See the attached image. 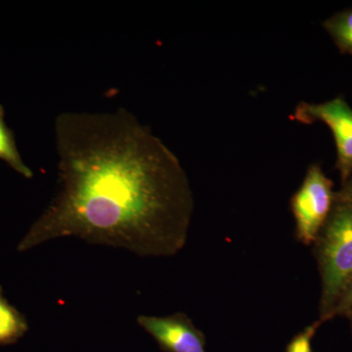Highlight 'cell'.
Listing matches in <instances>:
<instances>
[{"label":"cell","instance_id":"obj_1","mask_svg":"<svg viewBox=\"0 0 352 352\" xmlns=\"http://www.w3.org/2000/svg\"><path fill=\"white\" fill-rule=\"evenodd\" d=\"M58 190L17 251L76 237L142 258H168L188 240L194 212L178 157L126 109L64 112L54 122Z\"/></svg>","mask_w":352,"mask_h":352},{"label":"cell","instance_id":"obj_2","mask_svg":"<svg viewBox=\"0 0 352 352\" xmlns=\"http://www.w3.org/2000/svg\"><path fill=\"white\" fill-rule=\"evenodd\" d=\"M314 245L321 277L318 320L324 323L330 320L338 296L352 273V208L336 200Z\"/></svg>","mask_w":352,"mask_h":352},{"label":"cell","instance_id":"obj_3","mask_svg":"<svg viewBox=\"0 0 352 352\" xmlns=\"http://www.w3.org/2000/svg\"><path fill=\"white\" fill-rule=\"evenodd\" d=\"M333 183L319 164L308 168L305 179L291 199L296 236L303 245H314L336 203Z\"/></svg>","mask_w":352,"mask_h":352},{"label":"cell","instance_id":"obj_4","mask_svg":"<svg viewBox=\"0 0 352 352\" xmlns=\"http://www.w3.org/2000/svg\"><path fill=\"white\" fill-rule=\"evenodd\" d=\"M292 120L310 124L320 122L332 131L337 148V168L342 182L352 173V109L342 97L323 102H302L296 106Z\"/></svg>","mask_w":352,"mask_h":352},{"label":"cell","instance_id":"obj_5","mask_svg":"<svg viewBox=\"0 0 352 352\" xmlns=\"http://www.w3.org/2000/svg\"><path fill=\"white\" fill-rule=\"evenodd\" d=\"M136 321L164 352H207L205 333L182 312L168 316L139 315Z\"/></svg>","mask_w":352,"mask_h":352},{"label":"cell","instance_id":"obj_6","mask_svg":"<svg viewBox=\"0 0 352 352\" xmlns=\"http://www.w3.org/2000/svg\"><path fill=\"white\" fill-rule=\"evenodd\" d=\"M28 331L29 324L27 319L7 300L0 286V346L16 344Z\"/></svg>","mask_w":352,"mask_h":352},{"label":"cell","instance_id":"obj_7","mask_svg":"<svg viewBox=\"0 0 352 352\" xmlns=\"http://www.w3.org/2000/svg\"><path fill=\"white\" fill-rule=\"evenodd\" d=\"M0 160L25 178L31 179L34 177V173L21 157L12 129H9L6 124V111L1 104H0Z\"/></svg>","mask_w":352,"mask_h":352},{"label":"cell","instance_id":"obj_8","mask_svg":"<svg viewBox=\"0 0 352 352\" xmlns=\"http://www.w3.org/2000/svg\"><path fill=\"white\" fill-rule=\"evenodd\" d=\"M323 27L340 52L352 56V9L336 13L324 22Z\"/></svg>","mask_w":352,"mask_h":352},{"label":"cell","instance_id":"obj_9","mask_svg":"<svg viewBox=\"0 0 352 352\" xmlns=\"http://www.w3.org/2000/svg\"><path fill=\"white\" fill-rule=\"evenodd\" d=\"M322 324L320 320H317L298 333L289 342L286 352H312V340Z\"/></svg>","mask_w":352,"mask_h":352},{"label":"cell","instance_id":"obj_10","mask_svg":"<svg viewBox=\"0 0 352 352\" xmlns=\"http://www.w3.org/2000/svg\"><path fill=\"white\" fill-rule=\"evenodd\" d=\"M352 307V273L347 278L346 283L342 286L337 302L330 315L331 319L337 316H346L349 310Z\"/></svg>","mask_w":352,"mask_h":352},{"label":"cell","instance_id":"obj_11","mask_svg":"<svg viewBox=\"0 0 352 352\" xmlns=\"http://www.w3.org/2000/svg\"><path fill=\"white\" fill-rule=\"evenodd\" d=\"M336 200L352 208V173L346 182L342 183V189L339 192H336Z\"/></svg>","mask_w":352,"mask_h":352},{"label":"cell","instance_id":"obj_12","mask_svg":"<svg viewBox=\"0 0 352 352\" xmlns=\"http://www.w3.org/2000/svg\"><path fill=\"white\" fill-rule=\"evenodd\" d=\"M346 318H349V322H351V327L352 331V307L349 310V312L346 314Z\"/></svg>","mask_w":352,"mask_h":352}]
</instances>
